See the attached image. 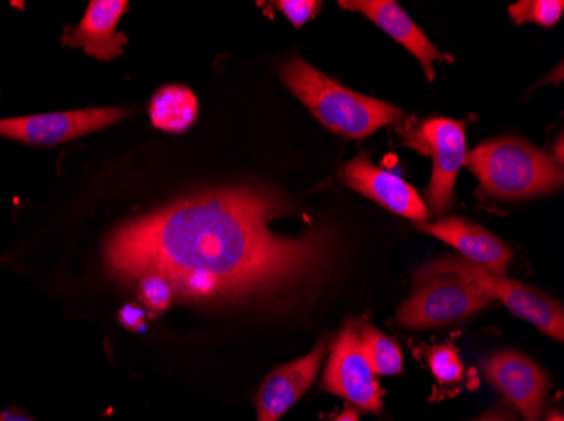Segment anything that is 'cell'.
I'll use <instances>...</instances> for the list:
<instances>
[{
  "label": "cell",
  "mask_w": 564,
  "mask_h": 421,
  "mask_svg": "<svg viewBox=\"0 0 564 421\" xmlns=\"http://www.w3.org/2000/svg\"><path fill=\"white\" fill-rule=\"evenodd\" d=\"M420 285L399 309L398 324L411 331L442 328L470 318L494 302L478 285L449 274H417Z\"/></svg>",
  "instance_id": "5b68a950"
},
{
  "label": "cell",
  "mask_w": 564,
  "mask_h": 421,
  "mask_svg": "<svg viewBox=\"0 0 564 421\" xmlns=\"http://www.w3.org/2000/svg\"><path fill=\"white\" fill-rule=\"evenodd\" d=\"M563 0H522L510 5L509 14L516 24L534 22V24L553 27L563 15Z\"/></svg>",
  "instance_id": "ac0fdd59"
},
{
  "label": "cell",
  "mask_w": 564,
  "mask_h": 421,
  "mask_svg": "<svg viewBox=\"0 0 564 421\" xmlns=\"http://www.w3.org/2000/svg\"><path fill=\"white\" fill-rule=\"evenodd\" d=\"M340 176L348 188L367 196L399 217L408 218L414 223H426L430 218V211L420 192L401 177L370 163L367 155H357L350 163L345 164Z\"/></svg>",
  "instance_id": "30bf717a"
},
{
  "label": "cell",
  "mask_w": 564,
  "mask_h": 421,
  "mask_svg": "<svg viewBox=\"0 0 564 421\" xmlns=\"http://www.w3.org/2000/svg\"><path fill=\"white\" fill-rule=\"evenodd\" d=\"M338 5L347 11L360 12L366 15L373 24L379 25L383 33L389 34L405 49L411 51L423 66L430 81L434 80V63L453 62L452 56L436 49V46L427 40L426 34L417 27L416 22L409 18L408 12L394 0H340Z\"/></svg>",
  "instance_id": "7c38bea8"
},
{
  "label": "cell",
  "mask_w": 564,
  "mask_h": 421,
  "mask_svg": "<svg viewBox=\"0 0 564 421\" xmlns=\"http://www.w3.org/2000/svg\"><path fill=\"white\" fill-rule=\"evenodd\" d=\"M420 274H449L465 278L471 284L478 285L494 300L499 299L518 318L531 322L544 334L563 342V306L551 299L543 290L507 278L506 275L490 272L489 268L480 267L477 263L458 258V256H445V258L436 259L426 265Z\"/></svg>",
  "instance_id": "277c9868"
},
{
  "label": "cell",
  "mask_w": 564,
  "mask_h": 421,
  "mask_svg": "<svg viewBox=\"0 0 564 421\" xmlns=\"http://www.w3.org/2000/svg\"><path fill=\"white\" fill-rule=\"evenodd\" d=\"M152 125L170 134H182L198 117V101L185 85H166L152 97L149 103Z\"/></svg>",
  "instance_id": "9a60e30c"
},
{
  "label": "cell",
  "mask_w": 564,
  "mask_h": 421,
  "mask_svg": "<svg viewBox=\"0 0 564 421\" xmlns=\"http://www.w3.org/2000/svg\"><path fill=\"white\" fill-rule=\"evenodd\" d=\"M322 388L362 410H382L379 381L360 346L354 321H348L333 341Z\"/></svg>",
  "instance_id": "52a82bcc"
},
{
  "label": "cell",
  "mask_w": 564,
  "mask_h": 421,
  "mask_svg": "<svg viewBox=\"0 0 564 421\" xmlns=\"http://www.w3.org/2000/svg\"><path fill=\"white\" fill-rule=\"evenodd\" d=\"M416 228L458 250L468 262L477 263L496 274H506L512 262V252L502 240L465 218L449 217L434 223L426 221L417 223Z\"/></svg>",
  "instance_id": "5bb4252c"
},
{
  "label": "cell",
  "mask_w": 564,
  "mask_h": 421,
  "mask_svg": "<svg viewBox=\"0 0 564 421\" xmlns=\"http://www.w3.org/2000/svg\"><path fill=\"white\" fill-rule=\"evenodd\" d=\"M405 144L433 157L431 182L424 192L430 213H446L452 208L456 176L467 155L465 123L446 117H431L416 129H408Z\"/></svg>",
  "instance_id": "8992f818"
},
{
  "label": "cell",
  "mask_w": 564,
  "mask_h": 421,
  "mask_svg": "<svg viewBox=\"0 0 564 421\" xmlns=\"http://www.w3.org/2000/svg\"><path fill=\"white\" fill-rule=\"evenodd\" d=\"M138 285L139 300L148 307L152 315L166 312L176 302V290L170 278L158 272H149L134 281Z\"/></svg>",
  "instance_id": "e0dca14e"
},
{
  "label": "cell",
  "mask_w": 564,
  "mask_h": 421,
  "mask_svg": "<svg viewBox=\"0 0 564 421\" xmlns=\"http://www.w3.org/2000/svg\"><path fill=\"white\" fill-rule=\"evenodd\" d=\"M328 351V339H322L312 353L278 367L265 378L256 397L258 421H278L293 408L315 381Z\"/></svg>",
  "instance_id": "8fae6325"
},
{
  "label": "cell",
  "mask_w": 564,
  "mask_h": 421,
  "mask_svg": "<svg viewBox=\"0 0 564 421\" xmlns=\"http://www.w3.org/2000/svg\"><path fill=\"white\" fill-rule=\"evenodd\" d=\"M127 115L129 112L126 109L109 107L0 119V137L36 147H51L107 129Z\"/></svg>",
  "instance_id": "ba28073f"
},
{
  "label": "cell",
  "mask_w": 564,
  "mask_h": 421,
  "mask_svg": "<svg viewBox=\"0 0 564 421\" xmlns=\"http://www.w3.org/2000/svg\"><path fill=\"white\" fill-rule=\"evenodd\" d=\"M547 421H564L563 414L560 413V411H556V413H551L550 418H547Z\"/></svg>",
  "instance_id": "d4e9b609"
},
{
  "label": "cell",
  "mask_w": 564,
  "mask_h": 421,
  "mask_svg": "<svg viewBox=\"0 0 564 421\" xmlns=\"http://www.w3.org/2000/svg\"><path fill=\"white\" fill-rule=\"evenodd\" d=\"M272 5L286 15L296 30H301L322 9V2L316 0H279Z\"/></svg>",
  "instance_id": "ffe728a7"
},
{
  "label": "cell",
  "mask_w": 564,
  "mask_h": 421,
  "mask_svg": "<svg viewBox=\"0 0 564 421\" xmlns=\"http://www.w3.org/2000/svg\"><path fill=\"white\" fill-rule=\"evenodd\" d=\"M333 421H360V418H358L357 411L350 408V410H345L340 417L335 418Z\"/></svg>",
  "instance_id": "603a6c76"
},
{
  "label": "cell",
  "mask_w": 564,
  "mask_h": 421,
  "mask_svg": "<svg viewBox=\"0 0 564 421\" xmlns=\"http://www.w3.org/2000/svg\"><path fill=\"white\" fill-rule=\"evenodd\" d=\"M0 421H33L28 414L21 413V411H0Z\"/></svg>",
  "instance_id": "7402d4cb"
},
{
  "label": "cell",
  "mask_w": 564,
  "mask_h": 421,
  "mask_svg": "<svg viewBox=\"0 0 564 421\" xmlns=\"http://www.w3.org/2000/svg\"><path fill=\"white\" fill-rule=\"evenodd\" d=\"M484 375L525 421L541 420L551 383L534 361L516 351H503L485 361Z\"/></svg>",
  "instance_id": "9c48e42d"
},
{
  "label": "cell",
  "mask_w": 564,
  "mask_h": 421,
  "mask_svg": "<svg viewBox=\"0 0 564 421\" xmlns=\"http://www.w3.org/2000/svg\"><path fill=\"white\" fill-rule=\"evenodd\" d=\"M279 75L322 125L344 137H369L382 126L398 125L404 120V112L394 104L351 91L303 58L284 63Z\"/></svg>",
  "instance_id": "7a4b0ae2"
},
{
  "label": "cell",
  "mask_w": 564,
  "mask_h": 421,
  "mask_svg": "<svg viewBox=\"0 0 564 421\" xmlns=\"http://www.w3.org/2000/svg\"><path fill=\"white\" fill-rule=\"evenodd\" d=\"M129 9L127 0H94L76 27H66L63 46L82 47L98 62H112L123 55L129 37L119 33L120 19Z\"/></svg>",
  "instance_id": "4fadbf2b"
},
{
  "label": "cell",
  "mask_w": 564,
  "mask_h": 421,
  "mask_svg": "<svg viewBox=\"0 0 564 421\" xmlns=\"http://www.w3.org/2000/svg\"><path fill=\"white\" fill-rule=\"evenodd\" d=\"M294 206L271 189H208L117 226L101 250L113 280L149 272L170 278L176 299L208 307L272 306L315 287L335 259L329 233L272 230Z\"/></svg>",
  "instance_id": "6da1fadb"
},
{
  "label": "cell",
  "mask_w": 564,
  "mask_h": 421,
  "mask_svg": "<svg viewBox=\"0 0 564 421\" xmlns=\"http://www.w3.org/2000/svg\"><path fill=\"white\" fill-rule=\"evenodd\" d=\"M119 322L127 331L142 332L145 329V312L138 306H126L119 312Z\"/></svg>",
  "instance_id": "44dd1931"
},
{
  "label": "cell",
  "mask_w": 564,
  "mask_h": 421,
  "mask_svg": "<svg viewBox=\"0 0 564 421\" xmlns=\"http://www.w3.org/2000/svg\"><path fill=\"white\" fill-rule=\"evenodd\" d=\"M465 167L480 180L487 195L499 199H528L563 186V167L556 157L522 139L484 142L465 155Z\"/></svg>",
  "instance_id": "3957f363"
},
{
  "label": "cell",
  "mask_w": 564,
  "mask_h": 421,
  "mask_svg": "<svg viewBox=\"0 0 564 421\" xmlns=\"http://www.w3.org/2000/svg\"><path fill=\"white\" fill-rule=\"evenodd\" d=\"M355 331L376 375L391 376L402 372V353L394 339L383 334L364 319L355 322Z\"/></svg>",
  "instance_id": "2e32d148"
},
{
  "label": "cell",
  "mask_w": 564,
  "mask_h": 421,
  "mask_svg": "<svg viewBox=\"0 0 564 421\" xmlns=\"http://www.w3.org/2000/svg\"><path fill=\"white\" fill-rule=\"evenodd\" d=\"M478 421H510L509 418L502 417V414L499 413H490L487 414V417L481 418V420Z\"/></svg>",
  "instance_id": "cb8c5ba5"
},
{
  "label": "cell",
  "mask_w": 564,
  "mask_h": 421,
  "mask_svg": "<svg viewBox=\"0 0 564 421\" xmlns=\"http://www.w3.org/2000/svg\"><path fill=\"white\" fill-rule=\"evenodd\" d=\"M426 357L431 373L443 385L458 383L464 376V364L459 359L458 351L449 344L431 347L427 350Z\"/></svg>",
  "instance_id": "d6986e66"
}]
</instances>
